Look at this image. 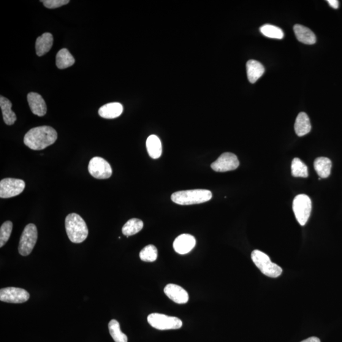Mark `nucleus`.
Listing matches in <instances>:
<instances>
[{
    "label": "nucleus",
    "instance_id": "bb28decb",
    "mask_svg": "<svg viewBox=\"0 0 342 342\" xmlns=\"http://www.w3.org/2000/svg\"><path fill=\"white\" fill-rule=\"evenodd\" d=\"M292 175L294 177L308 178V168L298 158H295L292 162Z\"/></svg>",
    "mask_w": 342,
    "mask_h": 342
},
{
    "label": "nucleus",
    "instance_id": "f03ea898",
    "mask_svg": "<svg viewBox=\"0 0 342 342\" xmlns=\"http://www.w3.org/2000/svg\"><path fill=\"white\" fill-rule=\"evenodd\" d=\"M65 226L68 237L72 243H82L88 237V226L84 219L77 214H69L66 217Z\"/></svg>",
    "mask_w": 342,
    "mask_h": 342
},
{
    "label": "nucleus",
    "instance_id": "c756f323",
    "mask_svg": "<svg viewBox=\"0 0 342 342\" xmlns=\"http://www.w3.org/2000/svg\"><path fill=\"white\" fill-rule=\"evenodd\" d=\"M41 2L43 3L45 7L50 9H56V8L64 6L70 2L69 0H43Z\"/></svg>",
    "mask_w": 342,
    "mask_h": 342
},
{
    "label": "nucleus",
    "instance_id": "2eb2a0df",
    "mask_svg": "<svg viewBox=\"0 0 342 342\" xmlns=\"http://www.w3.org/2000/svg\"><path fill=\"white\" fill-rule=\"evenodd\" d=\"M123 112V106L120 103L113 102L105 104L100 108L99 113L105 119H115L120 116Z\"/></svg>",
    "mask_w": 342,
    "mask_h": 342
},
{
    "label": "nucleus",
    "instance_id": "1a4fd4ad",
    "mask_svg": "<svg viewBox=\"0 0 342 342\" xmlns=\"http://www.w3.org/2000/svg\"><path fill=\"white\" fill-rule=\"evenodd\" d=\"M88 170L94 178L104 180L110 178L112 169L109 163L100 157H95L91 159L88 165Z\"/></svg>",
    "mask_w": 342,
    "mask_h": 342
},
{
    "label": "nucleus",
    "instance_id": "f257e3e1",
    "mask_svg": "<svg viewBox=\"0 0 342 342\" xmlns=\"http://www.w3.org/2000/svg\"><path fill=\"white\" fill-rule=\"evenodd\" d=\"M57 137V132L53 127L40 126L29 130L24 137V142L31 150H41L55 143Z\"/></svg>",
    "mask_w": 342,
    "mask_h": 342
},
{
    "label": "nucleus",
    "instance_id": "20e7f679",
    "mask_svg": "<svg viewBox=\"0 0 342 342\" xmlns=\"http://www.w3.org/2000/svg\"><path fill=\"white\" fill-rule=\"evenodd\" d=\"M251 257L254 264L265 276L271 278H277L283 272V270L279 265L271 262L268 255L259 250H255L252 252Z\"/></svg>",
    "mask_w": 342,
    "mask_h": 342
},
{
    "label": "nucleus",
    "instance_id": "6ab92c4d",
    "mask_svg": "<svg viewBox=\"0 0 342 342\" xmlns=\"http://www.w3.org/2000/svg\"><path fill=\"white\" fill-rule=\"evenodd\" d=\"M295 131L298 137H303L308 134L311 130L310 119L305 112H300L296 119Z\"/></svg>",
    "mask_w": 342,
    "mask_h": 342
},
{
    "label": "nucleus",
    "instance_id": "4468645a",
    "mask_svg": "<svg viewBox=\"0 0 342 342\" xmlns=\"http://www.w3.org/2000/svg\"><path fill=\"white\" fill-rule=\"evenodd\" d=\"M28 102L32 112L37 116H44L47 113V107L45 101L40 94L29 93Z\"/></svg>",
    "mask_w": 342,
    "mask_h": 342
},
{
    "label": "nucleus",
    "instance_id": "f3484780",
    "mask_svg": "<svg viewBox=\"0 0 342 342\" xmlns=\"http://www.w3.org/2000/svg\"><path fill=\"white\" fill-rule=\"evenodd\" d=\"M295 34L300 42L306 45H314L316 42V37L310 29L300 24L294 27Z\"/></svg>",
    "mask_w": 342,
    "mask_h": 342
},
{
    "label": "nucleus",
    "instance_id": "cd10ccee",
    "mask_svg": "<svg viewBox=\"0 0 342 342\" xmlns=\"http://www.w3.org/2000/svg\"><path fill=\"white\" fill-rule=\"evenodd\" d=\"M158 256V251L156 246L149 245L144 247L140 253L141 260L144 262H152L156 261Z\"/></svg>",
    "mask_w": 342,
    "mask_h": 342
},
{
    "label": "nucleus",
    "instance_id": "f8f14e48",
    "mask_svg": "<svg viewBox=\"0 0 342 342\" xmlns=\"http://www.w3.org/2000/svg\"><path fill=\"white\" fill-rule=\"evenodd\" d=\"M196 245V240L194 236L183 234L179 236L174 241L173 247L177 253L184 255L189 253Z\"/></svg>",
    "mask_w": 342,
    "mask_h": 342
},
{
    "label": "nucleus",
    "instance_id": "393cba45",
    "mask_svg": "<svg viewBox=\"0 0 342 342\" xmlns=\"http://www.w3.org/2000/svg\"><path fill=\"white\" fill-rule=\"evenodd\" d=\"M108 330L111 336L116 342H127V336L126 334L121 332L120 324L117 320H111L108 323Z\"/></svg>",
    "mask_w": 342,
    "mask_h": 342
},
{
    "label": "nucleus",
    "instance_id": "c85d7f7f",
    "mask_svg": "<svg viewBox=\"0 0 342 342\" xmlns=\"http://www.w3.org/2000/svg\"><path fill=\"white\" fill-rule=\"evenodd\" d=\"M13 229L12 222L8 221L5 222L0 228V247L4 246L9 240Z\"/></svg>",
    "mask_w": 342,
    "mask_h": 342
},
{
    "label": "nucleus",
    "instance_id": "9d476101",
    "mask_svg": "<svg viewBox=\"0 0 342 342\" xmlns=\"http://www.w3.org/2000/svg\"><path fill=\"white\" fill-rule=\"evenodd\" d=\"M29 297L28 292L20 288L7 287L0 290V300L2 302L21 303L27 302Z\"/></svg>",
    "mask_w": 342,
    "mask_h": 342
},
{
    "label": "nucleus",
    "instance_id": "6e6552de",
    "mask_svg": "<svg viewBox=\"0 0 342 342\" xmlns=\"http://www.w3.org/2000/svg\"><path fill=\"white\" fill-rule=\"evenodd\" d=\"M25 188V182L15 178H6L0 182V197L9 199L23 193Z\"/></svg>",
    "mask_w": 342,
    "mask_h": 342
},
{
    "label": "nucleus",
    "instance_id": "7ed1b4c3",
    "mask_svg": "<svg viewBox=\"0 0 342 342\" xmlns=\"http://www.w3.org/2000/svg\"><path fill=\"white\" fill-rule=\"evenodd\" d=\"M213 197L207 189H192L174 193L171 196L173 202L181 205L199 204L208 202Z\"/></svg>",
    "mask_w": 342,
    "mask_h": 342
},
{
    "label": "nucleus",
    "instance_id": "9b49d317",
    "mask_svg": "<svg viewBox=\"0 0 342 342\" xmlns=\"http://www.w3.org/2000/svg\"><path fill=\"white\" fill-rule=\"evenodd\" d=\"M240 165L237 156L230 152L221 155L211 164V168L216 172L224 173L237 169Z\"/></svg>",
    "mask_w": 342,
    "mask_h": 342
},
{
    "label": "nucleus",
    "instance_id": "2f4dec72",
    "mask_svg": "<svg viewBox=\"0 0 342 342\" xmlns=\"http://www.w3.org/2000/svg\"><path fill=\"white\" fill-rule=\"evenodd\" d=\"M301 342H321L320 341L319 338H317V337H310L308 339H306V340H304Z\"/></svg>",
    "mask_w": 342,
    "mask_h": 342
},
{
    "label": "nucleus",
    "instance_id": "aec40b11",
    "mask_svg": "<svg viewBox=\"0 0 342 342\" xmlns=\"http://www.w3.org/2000/svg\"><path fill=\"white\" fill-rule=\"evenodd\" d=\"M0 107H1L5 123L9 126L14 124L17 120V117L12 110V104L10 100L7 98L1 96L0 97Z\"/></svg>",
    "mask_w": 342,
    "mask_h": 342
},
{
    "label": "nucleus",
    "instance_id": "ddd939ff",
    "mask_svg": "<svg viewBox=\"0 0 342 342\" xmlns=\"http://www.w3.org/2000/svg\"><path fill=\"white\" fill-rule=\"evenodd\" d=\"M164 293L170 300L175 303H186L189 300L188 293L183 288L177 284H167L165 287Z\"/></svg>",
    "mask_w": 342,
    "mask_h": 342
},
{
    "label": "nucleus",
    "instance_id": "4be33fe9",
    "mask_svg": "<svg viewBox=\"0 0 342 342\" xmlns=\"http://www.w3.org/2000/svg\"><path fill=\"white\" fill-rule=\"evenodd\" d=\"M332 162L327 157H319L315 160L314 167L321 178H327L330 175Z\"/></svg>",
    "mask_w": 342,
    "mask_h": 342
},
{
    "label": "nucleus",
    "instance_id": "b1692460",
    "mask_svg": "<svg viewBox=\"0 0 342 342\" xmlns=\"http://www.w3.org/2000/svg\"><path fill=\"white\" fill-rule=\"evenodd\" d=\"M143 222L142 220L137 218H133L129 220L126 224L124 225L122 232L123 235L127 237L130 236L137 234L141 230L143 229Z\"/></svg>",
    "mask_w": 342,
    "mask_h": 342
},
{
    "label": "nucleus",
    "instance_id": "7c9ffc66",
    "mask_svg": "<svg viewBox=\"0 0 342 342\" xmlns=\"http://www.w3.org/2000/svg\"><path fill=\"white\" fill-rule=\"evenodd\" d=\"M327 2L333 9H337L339 7V2L338 0H328Z\"/></svg>",
    "mask_w": 342,
    "mask_h": 342
},
{
    "label": "nucleus",
    "instance_id": "5701e85b",
    "mask_svg": "<svg viewBox=\"0 0 342 342\" xmlns=\"http://www.w3.org/2000/svg\"><path fill=\"white\" fill-rule=\"evenodd\" d=\"M75 63L74 56L66 48L62 49L57 53L56 56V65L60 69H65L71 67Z\"/></svg>",
    "mask_w": 342,
    "mask_h": 342
},
{
    "label": "nucleus",
    "instance_id": "39448f33",
    "mask_svg": "<svg viewBox=\"0 0 342 342\" xmlns=\"http://www.w3.org/2000/svg\"><path fill=\"white\" fill-rule=\"evenodd\" d=\"M312 202L308 195L301 194L296 196L293 201V211L295 218L301 226H304L310 217Z\"/></svg>",
    "mask_w": 342,
    "mask_h": 342
},
{
    "label": "nucleus",
    "instance_id": "423d86ee",
    "mask_svg": "<svg viewBox=\"0 0 342 342\" xmlns=\"http://www.w3.org/2000/svg\"><path fill=\"white\" fill-rule=\"evenodd\" d=\"M147 320L152 327L159 330H178L183 326L181 320L178 317L162 314H151L148 316Z\"/></svg>",
    "mask_w": 342,
    "mask_h": 342
},
{
    "label": "nucleus",
    "instance_id": "dca6fc26",
    "mask_svg": "<svg viewBox=\"0 0 342 342\" xmlns=\"http://www.w3.org/2000/svg\"><path fill=\"white\" fill-rule=\"evenodd\" d=\"M264 67L259 62L255 60H250L246 63L247 77L252 84L256 82L264 74Z\"/></svg>",
    "mask_w": 342,
    "mask_h": 342
},
{
    "label": "nucleus",
    "instance_id": "a211bd4d",
    "mask_svg": "<svg viewBox=\"0 0 342 342\" xmlns=\"http://www.w3.org/2000/svg\"><path fill=\"white\" fill-rule=\"evenodd\" d=\"M53 43V35L45 32L38 37L36 42V51L37 56H42L47 53L52 47Z\"/></svg>",
    "mask_w": 342,
    "mask_h": 342
},
{
    "label": "nucleus",
    "instance_id": "a878e982",
    "mask_svg": "<svg viewBox=\"0 0 342 342\" xmlns=\"http://www.w3.org/2000/svg\"><path fill=\"white\" fill-rule=\"evenodd\" d=\"M260 31L265 37L273 39L281 40L284 37V32L280 28L271 24H265L260 27Z\"/></svg>",
    "mask_w": 342,
    "mask_h": 342
},
{
    "label": "nucleus",
    "instance_id": "412c9836",
    "mask_svg": "<svg viewBox=\"0 0 342 342\" xmlns=\"http://www.w3.org/2000/svg\"><path fill=\"white\" fill-rule=\"evenodd\" d=\"M146 148L151 158L159 159L161 156L162 148L161 140L156 135H150L146 140Z\"/></svg>",
    "mask_w": 342,
    "mask_h": 342
},
{
    "label": "nucleus",
    "instance_id": "0eeeda50",
    "mask_svg": "<svg viewBox=\"0 0 342 342\" xmlns=\"http://www.w3.org/2000/svg\"><path fill=\"white\" fill-rule=\"evenodd\" d=\"M37 240V227L34 224H29L24 228L19 241L18 252L23 256L31 253Z\"/></svg>",
    "mask_w": 342,
    "mask_h": 342
}]
</instances>
